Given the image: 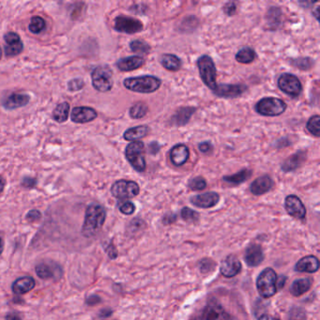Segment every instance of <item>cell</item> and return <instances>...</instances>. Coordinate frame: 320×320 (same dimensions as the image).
<instances>
[{
    "mask_svg": "<svg viewBox=\"0 0 320 320\" xmlns=\"http://www.w3.org/2000/svg\"><path fill=\"white\" fill-rule=\"evenodd\" d=\"M192 320H236V319L218 299L211 298L206 304L195 312Z\"/></svg>",
    "mask_w": 320,
    "mask_h": 320,
    "instance_id": "cell-1",
    "label": "cell"
},
{
    "mask_svg": "<svg viewBox=\"0 0 320 320\" xmlns=\"http://www.w3.org/2000/svg\"><path fill=\"white\" fill-rule=\"evenodd\" d=\"M107 218L106 210L97 204H91L85 211L82 233L86 237H93L103 227Z\"/></svg>",
    "mask_w": 320,
    "mask_h": 320,
    "instance_id": "cell-2",
    "label": "cell"
},
{
    "mask_svg": "<svg viewBox=\"0 0 320 320\" xmlns=\"http://www.w3.org/2000/svg\"><path fill=\"white\" fill-rule=\"evenodd\" d=\"M123 85L130 91L148 94L158 90L162 85V81L152 75H143L139 77L127 78L124 80Z\"/></svg>",
    "mask_w": 320,
    "mask_h": 320,
    "instance_id": "cell-3",
    "label": "cell"
},
{
    "mask_svg": "<svg viewBox=\"0 0 320 320\" xmlns=\"http://www.w3.org/2000/svg\"><path fill=\"white\" fill-rule=\"evenodd\" d=\"M287 108L285 102L278 98L267 97L263 98L256 105V111L261 116L278 117L284 114Z\"/></svg>",
    "mask_w": 320,
    "mask_h": 320,
    "instance_id": "cell-4",
    "label": "cell"
},
{
    "mask_svg": "<svg viewBox=\"0 0 320 320\" xmlns=\"http://www.w3.org/2000/svg\"><path fill=\"white\" fill-rule=\"evenodd\" d=\"M277 284L278 278L275 271L271 268L265 269L259 274L256 281V287L259 295L265 299L273 297L277 291Z\"/></svg>",
    "mask_w": 320,
    "mask_h": 320,
    "instance_id": "cell-5",
    "label": "cell"
},
{
    "mask_svg": "<svg viewBox=\"0 0 320 320\" xmlns=\"http://www.w3.org/2000/svg\"><path fill=\"white\" fill-rule=\"evenodd\" d=\"M144 149L145 145L141 141L130 143L125 149V156L127 161L130 163L132 168L139 173L144 172L147 167Z\"/></svg>",
    "mask_w": 320,
    "mask_h": 320,
    "instance_id": "cell-6",
    "label": "cell"
},
{
    "mask_svg": "<svg viewBox=\"0 0 320 320\" xmlns=\"http://www.w3.org/2000/svg\"><path fill=\"white\" fill-rule=\"evenodd\" d=\"M92 85L96 90L100 92H108L112 89L113 71L108 66H98L91 73Z\"/></svg>",
    "mask_w": 320,
    "mask_h": 320,
    "instance_id": "cell-7",
    "label": "cell"
},
{
    "mask_svg": "<svg viewBox=\"0 0 320 320\" xmlns=\"http://www.w3.org/2000/svg\"><path fill=\"white\" fill-rule=\"evenodd\" d=\"M197 68L203 83L209 88L214 90L216 87V67L214 61L210 56L204 55L197 60Z\"/></svg>",
    "mask_w": 320,
    "mask_h": 320,
    "instance_id": "cell-8",
    "label": "cell"
},
{
    "mask_svg": "<svg viewBox=\"0 0 320 320\" xmlns=\"http://www.w3.org/2000/svg\"><path fill=\"white\" fill-rule=\"evenodd\" d=\"M139 185L131 180L120 179L116 181L111 188V192L114 197L118 199H129L139 194Z\"/></svg>",
    "mask_w": 320,
    "mask_h": 320,
    "instance_id": "cell-9",
    "label": "cell"
},
{
    "mask_svg": "<svg viewBox=\"0 0 320 320\" xmlns=\"http://www.w3.org/2000/svg\"><path fill=\"white\" fill-rule=\"evenodd\" d=\"M278 87L286 95L298 98L302 91V85L296 75L284 73L278 79Z\"/></svg>",
    "mask_w": 320,
    "mask_h": 320,
    "instance_id": "cell-10",
    "label": "cell"
},
{
    "mask_svg": "<svg viewBox=\"0 0 320 320\" xmlns=\"http://www.w3.org/2000/svg\"><path fill=\"white\" fill-rule=\"evenodd\" d=\"M114 27L115 30H117L118 32L126 34H135L142 31L144 24L141 21L135 18L119 15L115 18Z\"/></svg>",
    "mask_w": 320,
    "mask_h": 320,
    "instance_id": "cell-11",
    "label": "cell"
},
{
    "mask_svg": "<svg viewBox=\"0 0 320 320\" xmlns=\"http://www.w3.org/2000/svg\"><path fill=\"white\" fill-rule=\"evenodd\" d=\"M247 89V86L243 84H221L214 88V94L221 98H237L242 95Z\"/></svg>",
    "mask_w": 320,
    "mask_h": 320,
    "instance_id": "cell-12",
    "label": "cell"
},
{
    "mask_svg": "<svg viewBox=\"0 0 320 320\" xmlns=\"http://www.w3.org/2000/svg\"><path fill=\"white\" fill-rule=\"evenodd\" d=\"M285 208L286 213L296 219L302 220L306 216V209L296 195L291 194L285 198Z\"/></svg>",
    "mask_w": 320,
    "mask_h": 320,
    "instance_id": "cell-13",
    "label": "cell"
},
{
    "mask_svg": "<svg viewBox=\"0 0 320 320\" xmlns=\"http://www.w3.org/2000/svg\"><path fill=\"white\" fill-rule=\"evenodd\" d=\"M4 40L6 43L5 53L7 57H15L23 51L24 44L18 34L14 32H8L4 36Z\"/></svg>",
    "mask_w": 320,
    "mask_h": 320,
    "instance_id": "cell-14",
    "label": "cell"
},
{
    "mask_svg": "<svg viewBox=\"0 0 320 320\" xmlns=\"http://www.w3.org/2000/svg\"><path fill=\"white\" fill-rule=\"evenodd\" d=\"M220 201V196L217 192H209L201 194H196L191 198V203L201 209H210L216 206L218 202Z\"/></svg>",
    "mask_w": 320,
    "mask_h": 320,
    "instance_id": "cell-15",
    "label": "cell"
},
{
    "mask_svg": "<svg viewBox=\"0 0 320 320\" xmlns=\"http://www.w3.org/2000/svg\"><path fill=\"white\" fill-rule=\"evenodd\" d=\"M98 114L91 107H78L73 108L71 114V121L75 123H87L97 119Z\"/></svg>",
    "mask_w": 320,
    "mask_h": 320,
    "instance_id": "cell-16",
    "label": "cell"
},
{
    "mask_svg": "<svg viewBox=\"0 0 320 320\" xmlns=\"http://www.w3.org/2000/svg\"><path fill=\"white\" fill-rule=\"evenodd\" d=\"M36 273L43 280L59 279L61 276V270L60 266L56 265L55 263L43 262L36 267Z\"/></svg>",
    "mask_w": 320,
    "mask_h": 320,
    "instance_id": "cell-17",
    "label": "cell"
},
{
    "mask_svg": "<svg viewBox=\"0 0 320 320\" xmlns=\"http://www.w3.org/2000/svg\"><path fill=\"white\" fill-rule=\"evenodd\" d=\"M190 158L189 148L184 144H178L170 150V160L174 166H181L185 165Z\"/></svg>",
    "mask_w": 320,
    "mask_h": 320,
    "instance_id": "cell-18",
    "label": "cell"
},
{
    "mask_svg": "<svg viewBox=\"0 0 320 320\" xmlns=\"http://www.w3.org/2000/svg\"><path fill=\"white\" fill-rule=\"evenodd\" d=\"M241 271V263L233 255L228 256L225 260L222 262L221 273L227 278H231L237 275Z\"/></svg>",
    "mask_w": 320,
    "mask_h": 320,
    "instance_id": "cell-19",
    "label": "cell"
},
{
    "mask_svg": "<svg viewBox=\"0 0 320 320\" xmlns=\"http://www.w3.org/2000/svg\"><path fill=\"white\" fill-rule=\"evenodd\" d=\"M244 259L250 267H257L264 259L263 250L259 244L252 243L245 251Z\"/></svg>",
    "mask_w": 320,
    "mask_h": 320,
    "instance_id": "cell-20",
    "label": "cell"
},
{
    "mask_svg": "<svg viewBox=\"0 0 320 320\" xmlns=\"http://www.w3.org/2000/svg\"><path fill=\"white\" fill-rule=\"evenodd\" d=\"M273 187V178L269 175H264L256 178L250 186V191L255 195H262L270 192Z\"/></svg>",
    "mask_w": 320,
    "mask_h": 320,
    "instance_id": "cell-21",
    "label": "cell"
},
{
    "mask_svg": "<svg viewBox=\"0 0 320 320\" xmlns=\"http://www.w3.org/2000/svg\"><path fill=\"white\" fill-rule=\"evenodd\" d=\"M29 101H30V97L27 94L13 93L12 95L8 96L3 101L2 105L7 110H14L26 106L29 103Z\"/></svg>",
    "mask_w": 320,
    "mask_h": 320,
    "instance_id": "cell-22",
    "label": "cell"
},
{
    "mask_svg": "<svg viewBox=\"0 0 320 320\" xmlns=\"http://www.w3.org/2000/svg\"><path fill=\"white\" fill-rule=\"evenodd\" d=\"M116 65L119 68V71H134L145 65V60L139 56H132V57L120 59Z\"/></svg>",
    "mask_w": 320,
    "mask_h": 320,
    "instance_id": "cell-23",
    "label": "cell"
},
{
    "mask_svg": "<svg viewBox=\"0 0 320 320\" xmlns=\"http://www.w3.org/2000/svg\"><path fill=\"white\" fill-rule=\"evenodd\" d=\"M320 269V261L314 256H308L298 261L295 270L299 273H314Z\"/></svg>",
    "mask_w": 320,
    "mask_h": 320,
    "instance_id": "cell-24",
    "label": "cell"
},
{
    "mask_svg": "<svg viewBox=\"0 0 320 320\" xmlns=\"http://www.w3.org/2000/svg\"><path fill=\"white\" fill-rule=\"evenodd\" d=\"M194 111H195L194 107H180L170 120L171 124L178 127L186 125L189 122L192 116L193 115Z\"/></svg>",
    "mask_w": 320,
    "mask_h": 320,
    "instance_id": "cell-25",
    "label": "cell"
},
{
    "mask_svg": "<svg viewBox=\"0 0 320 320\" xmlns=\"http://www.w3.org/2000/svg\"><path fill=\"white\" fill-rule=\"evenodd\" d=\"M305 160H306V152L303 150L299 151L295 154L291 155L285 160L282 165V170L285 173L295 171L304 163Z\"/></svg>",
    "mask_w": 320,
    "mask_h": 320,
    "instance_id": "cell-26",
    "label": "cell"
},
{
    "mask_svg": "<svg viewBox=\"0 0 320 320\" xmlns=\"http://www.w3.org/2000/svg\"><path fill=\"white\" fill-rule=\"evenodd\" d=\"M35 287V280L32 277L24 276L17 279L12 285V291L17 295L25 294Z\"/></svg>",
    "mask_w": 320,
    "mask_h": 320,
    "instance_id": "cell-27",
    "label": "cell"
},
{
    "mask_svg": "<svg viewBox=\"0 0 320 320\" xmlns=\"http://www.w3.org/2000/svg\"><path fill=\"white\" fill-rule=\"evenodd\" d=\"M149 129L146 125L136 126V127H132V128H130L126 130L123 134V137L127 141L134 142V141H137L141 138L146 137V135L149 133Z\"/></svg>",
    "mask_w": 320,
    "mask_h": 320,
    "instance_id": "cell-28",
    "label": "cell"
},
{
    "mask_svg": "<svg viewBox=\"0 0 320 320\" xmlns=\"http://www.w3.org/2000/svg\"><path fill=\"white\" fill-rule=\"evenodd\" d=\"M162 66L170 71H177L181 68L182 62L179 58L172 54H165L161 58Z\"/></svg>",
    "mask_w": 320,
    "mask_h": 320,
    "instance_id": "cell-29",
    "label": "cell"
},
{
    "mask_svg": "<svg viewBox=\"0 0 320 320\" xmlns=\"http://www.w3.org/2000/svg\"><path fill=\"white\" fill-rule=\"evenodd\" d=\"M282 11L279 7H271L266 14V22L270 29H276L281 23Z\"/></svg>",
    "mask_w": 320,
    "mask_h": 320,
    "instance_id": "cell-30",
    "label": "cell"
},
{
    "mask_svg": "<svg viewBox=\"0 0 320 320\" xmlns=\"http://www.w3.org/2000/svg\"><path fill=\"white\" fill-rule=\"evenodd\" d=\"M252 176V171L249 169H242L240 171H238L236 174L231 175V176H225L223 178V180L229 183V184H233V185H238L241 184L243 182H245L246 180H248Z\"/></svg>",
    "mask_w": 320,
    "mask_h": 320,
    "instance_id": "cell-31",
    "label": "cell"
},
{
    "mask_svg": "<svg viewBox=\"0 0 320 320\" xmlns=\"http://www.w3.org/2000/svg\"><path fill=\"white\" fill-rule=\"evenodd\" d=\"M311 281L310 279H299L293 282L290 287V292L294 296L299 297L306 293L311 288Z\"/></svg>",
    "mask_w": 320,
    "mask_h": 320,
    "instance_id": "cell-32",
    "label": "cell"
},
{
    "mask_svg": "<svg viewBox=\"0 0 320 320\" xmlns=\"http://www.w3.org/2000/svg\"><path fill=\"white\" fill-rule=\"evenodd\" d=\"M69 112H70V105L66 102L61 103L54 109L53 119L59 123H63L67 121V119L69 118Z\"/></svg>",
    "mask_w": 320,
    "mask_h": 320,
    "instance_id": "cell-33",
    "label": "cell"
},
{
    "mask_svg": "<svg viewBox=\"0 0 320 320\" xmlns=\"http://www.w3.org/2000/svg\"><path fill=\"white\" fill-rule=\"evenodd\" d=\"M256 59V52L254 49L244 47L236 54V60L241 64H250Z\"/></svg>",
    "mask_w": 320,
    "mask_h": 320,
    "instance_id": "cell-34",
    "label": "cell"
},
{
    "mask_svg": "<svg viewBox=\"0 0 320 320\" xmlns=\"http://www.w3.org/2000/svg\"><path fill=\"white\" fill-rule=\"evenodd\" d=\"M149 111V107L144 103H136L130 108V117L133 119H143Z\"/></svg>",
    "mask_w": 320,
    "mask_h": 320,
    "instance_id": "cell-35",
    "label": "cell"
},
{
    "mask_svg": "<svg viewBox=\"0 0 320 320\" xmlns=\"http://www.w3.org/2000/svg\"><path fill=\"white\" fill-rule=\"evenodd\" d=\"M290 63L292 66H294L295 68L299 69L301 71H308L314 66V60H311L309 58L292 59V60H290Z\"/></svg>",
    "mask_w": 320,
    "mask_h": 320,
    "instance_id": "cell-36",
    "label": "cell"
},
{
    "mask_svg": "<svg viewBox=\"0 0 320 320\" xmlns=\"http://www.w3.org/2000/svg\"><path fill=\"white\" fill-rule=\"evenodd\" d=\"M46 26L45 21L41 16H34L31 18L30 24H29V30L33 34H39L41 33Z\"/></svg>",
    "mask_w": 320,
    "mask_h": 320,
    "instance_id": "cell-37",
    "label": "cell"
},
{
    "mask_svg": "<svg viewBox=\"0 0 320 320\" xmlns=\"http://www.w3.org/2000/svg\"><path fill=\"white\" fill-rule=\"evenodd\" d=\"M130 48L133 53L141 54V55H147L150 51L149 45L140 40L132 41L130 43Z\"/></svg>",
    "mask_w": 320,
    "mask_h": 320,
    "instance_id": "cell-38",
    "label": "cell"
},
{
    "mask_svg": "<svg viewBox=\"0 0 320 320\" xmlns=\"http://www.w3.org/2000/svg\"><path fill=\"white\" fill-rule=\"evenodd\" d=\"M307 130L311 134L316 137L320 136V117L316 115L309 119L307 122Z\"/></svg>",
    "mask_w": 320,
    "mask_h": 320,
    "instance_id": "cell-39",
    "label": "cell"
},
{
    "mask_svg": "<svg viewBox=\"0 0 320 320\" xmlns=\"http://www.w3.org/2000/svg\"><path fill=\"white\" fill-rule=\"evenodd\" d=\"M188 186L191 190H204L207 187V181L205 178H202V177H195V178L191 179L188 183Z\"/></svg>",
    "mask_w": 320,
    "mask_h": 320,
    "instance_id": "cell-40",
    "label": "cell"
},
{
    "mask_svg": "<svg viewBox=\"0 0 320 320\" xmlns=\"http://www.w3.org/2000/svg\"><path fill=\"white\" fill-rule=\"evenodd\" d=\"M181 217L186 222H195L199 218V214L189 208H183L181 211Z\"/></svg>",
    "mask_w": 320,
    "mask_h": 320,
    "instance_id": "cell-41",
    "label": "cell"
},
{
    "mask_svg": "<svg viewBox=\"0 0 320 320\" xmlns=\"http://www.w3.org/2000/svg\"><path fill=\"white\" fill-rule=\"evenodd\" d=\"M84 86H85V82L82 79H79V78L72 79L68 83V88L71 92L79 91V90L83 89Z\"/></svg>",
    "mask_w": 320,
    "mask_h": 320,
    "instance_id": "cell-42",
    "label": "cell"
},
{
    "mask_svg": "<svg viewBox=\"0 0 320 320\" xmlns=\"http://www.w3.org/2000/svg\"><path fill=\"white\" fill-rule=\"evenodd\" d=\"M119 211H120L121 213L125 214V215H130V214L134 213L135 206L131 202H125L119 207Z\"/></svg>",
    "mask_w": 320,
    "mask_h": 320,
    "instance_id": "cell-43",
    "label": "cell"
},
{
    "mask_svg": "<svg viewBox=\"0 0 320 320\" xmlns=\"http://www.w3.org/2000/svg\"><path fill=\"white\" fill-rule=\"evenodd\" d=\"M290 317H289V320H305L306 316L303 310L301 309H294L290 312Z\"/></svg>",
    "mask_w": 320,
    "mask_h": 320,
    "instance_id": "cell-44",
    "label": "cell"
},
{
    "mask_svg": "<svg viewBox=\"0 0 320 320\" xmlns=\"http://www.w3.org/2000/svg\"><path fill=\"white\" fill-rule=\"evenodd\" d=\"M223 10L228 16H233L237 12V4L235 2H228L223 7Z\"/></svg>",
    "mask_w": 320,
    "mask_h": 320,
    "instance_id": "cell-45",
    "label": "cell"
},
{
    "mask_svg": "<svg viewBox=\"0 0 320 320\" xmlns=\"http://www.w3.org/2000/svg\"><path fill=\"white\" fill-rule=\"evenodd\" d=\"M21 184H22V186L24 187V188L31 189V188L35 187L36 184H37V180H36V178H31V177H24L22 179Z\"/></svg>",
    "mask_w": 320,
    "mask_h": 320,
    "instance_id": "cell-46",
    "label": "cell"
},
{
    "mask_svg": "<svg viewBox=\"0 0 320 320\" xmlns=\"http://www.w3.org/2000/svg\"><path fill=\"white\" fill-rule=\"evenodd\" d=\"M42 217V214L37 211V210H33V211H30L27 215H26V220L29 221V222H36L38 220H40Z\"/></svg>",
    "mask_w": 320,
    "mask_h": 320,
    "instance_id": "cell-47",
    "label": "cell"
},
{
    "mask_svg": "<svg viewBox=\"0 0 320 320\" xmlns=\"http://www.w3.org/2000/svg\"><path fill=\"white\" fill-rule=\"evenodd\" d=\"M198 149L202 153H209L213 149V147L210 142H203L199 144Z\"/></svg>",
    "mask_w": 320,
    "mask_h": 320,
    "instance_id": "cell-48",
    "label": "cell"
},
{
    "mask_svg": "<svg viewBox=\"0 0 320 320\" xmlns=\"http://www.w3.org/2000/svg\"><path fill=\"white\" fill-rule=\"evenodd\" d=\"M149 153H151L152 155L157 154L160 150V145L157 142L150 143V145L149 146Z\"/></svg>",
    "mask_w": 320,
    "mask_h": 320,
    "instance_id": "cell-49",
    "label": "cell"
},
{
    "mask_svg": "<svg viewBox=\"0 0 320 320\" xmlns=\"http://www.w3.org/2000/svg\"><path fill=\"white\" fill-rule=\"evenodd\" d=\"M6 320H21L20 317L15 314V313H11L6 317Z\"/></svg>",
    "mask_w": 320,
    "mask_h": 320,
    "instance_id": "cell-50",
    "label": "cell"
},
{
    "mask_svg": "<svg viewBox=\"0 0 320 320\" xmlns=\"http://www.w3.org/2000/svg\"><path fill=\"white\" fill-rule=\"evenodd\" d=\"M258 320H279L278 319H275L274 317H273V316H271V315H263V316H261L260 319Z\"/></svg>",
    "mask_w": 320,
    "mask_h": 320,
    "instance_id": "cell-51",
    "label": "cell"
},
{
    "mask_svg": "<svg viewBox=\"0 0 320 320\" xmlns=\"http://www.w3.org/2000/svg\"><path fill=\"white\" fill-rule=\"evenodd\" d=\"M5 184H6V181H5V179H4L3 177H1V176H0V194L2 193V192H3L4 188H5Z\"/></svg>",
    "mask_w": 320,
    "mask_h": 320,
    "instance_id": "cell-52",
    "label": "cell"
},
{
    "mask_svg": "<svg viewBox=\"0 0 320 320\" xmlns=\"http://www.w3.org/2000/svg\"><path fill=\"white\" fill-rule=\"evenodd\" d=\"M3 246H4V244H3V239L0 237V255H1L2 251H3Z\"/></svg>",
    "mask_w": 320,
    "mask_h": 320,
    "instance_id": "cell-53",
    "label": "cell"
},
{
    "mask_svg": "<svg viewBox=\"0 0 320 320\" xmlns=\"http://www.w3.org/2000/svg\"><path fill=\"white\" fill-rule=\"evenodd\" d=\"M1 57H2V52H1V48H0V60H1Z\"/></svg>",
    "mask_w": 320,
    "mask_h": 320,
    "instance_id": "cell-54",
    "label": "cell"
}]
</instances>
